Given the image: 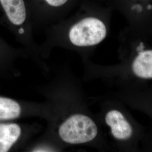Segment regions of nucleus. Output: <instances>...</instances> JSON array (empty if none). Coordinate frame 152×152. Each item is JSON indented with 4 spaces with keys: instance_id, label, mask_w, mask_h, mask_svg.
<instances>
[{
    "instance_id": "nucleus-1",
    "label": "nucleus",
    "mask_w": 152,
    "mask_h": 152,
    "mask_svg": "<svg viewBox=\"0 0 152 152\" xmlns=\"http://www.w3.org/2000/svg\"><path fill=\"white\" fill-rule=\"evenodd\" d=\"M59 134L61 139L72 144H79L91 141L98 134L95 123L83 114H75L60 126Z\"/></svg>"
},
{
    "instance_id": "nucleus-2",
    "label": "nucleus",
    "mask_w": 152,
    "mask_h": 152,
    "mask_svg": "<svg viewBox=\"0 0 152 152\" xmlns=\"http://www.w3.org/2000/svg\"><path fill=\"white\" fill-rule=\"evenodd\" d=\"M107 35L103 22L96 18H86L71 28L69 38L74 45L80 47L91 46L101 42Z\"/></svg>"
},
{
    "instance_id": "nucleus-3",
    "label": "nucleus",
    "mask_w": 152,
    "mask_h": 152,
    "mask_svg": "<svg viewBox=\"0 0 152 152\" xmlns=\"http://www.w3.org/2000/svg\"><path fill=\"white\" fill-rule=\"evenodd\" d=\"M26 17L24 0H0V20L19 26L24 23Z\"/></svg>"
},
{
    "instance_id": "nucleus-4",
    "label": "nucleus",
    "mask_w": 152,
    "mask_h": 152,
    "mask_svg": "<svg viewBox=\"0 0 152 152\" xmlns=\"http://www.w3.org/2000/svg\"><path fill=\"white\" fill-rule=\"evenodd\" d=\"M105 122L110 127L111 132L116 139L126 140L130 138L133 130L130 124L120 111L112 110L106 114Z\"/></svg>"
},
{
    "instance_id": "nucleus-5",
    "label": "nucleus",
    "mask_w": 152,
    "mask_h": 152,
    "mask_svg": "<svg viewBox=\"0 0 152 152\" xmlns=\"http://www.w3.org/2000/svg\"><path fill=\"white\" fill-rule=\"evenodd\" d=\"M21 135V128L16 124H0V152H8Z\"/></svg>"
},
{
    "instance_id": "nucleus-6",
    "label": "nucleus",
    "mask_w": 152,
    "mask_h": 152,
    "mask_svg": "<svg viewBox=\"0 0 152 152\" xmlns=\"http://www.w3.org/2000/svg\"><path fill=\"white\" fill-rule=\"evenodd\" d=\"M132 68L134 74L144 79L152 78V50L141 51L134 60Z\"/></svg>"
},
{
    "instance_id": "nucleus-7",
    "label": "nucleus",
    "mask_w": 152,
    "mask_h": 152,
    "mask_svg": "<svg viewBox=\"0 0 152 152\" xmlns=\"http://www.w3.org/2000/svg\"><path fill=\"white\" fill-rule=\"evenodd\" d=\"M21 107L16 101L0 96V121L12 120L19 117Z\"/></svg>"
},
{
    "instance_id": "nucleus-8",
    "label": "nucleus",
    "mask_w": 152,
    "mask_h": 152,
    "mask_svg": "<svg viewBox=\"0 0 152 152\" xmlns=\"http://www.w3.org/2000/svg\"><path fill=\"white\" fill-rule=\"evenodd\" d=\"M68 0H45L49 5L58 7L63 5Z\"/></svg>"
}]
</instances>
